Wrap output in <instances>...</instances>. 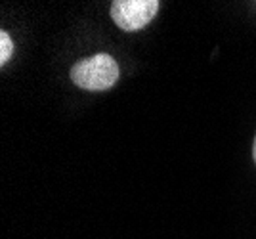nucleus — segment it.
Segmentation results:
<instances>
[{
  "instance_id": "obj_1",
  "label": "nucleus",
  "mask_w": 256,
  "mask_h": 239,
  "mask_svg": "<svg viewBox=\"0 0 256 239\" xmlns=\"http://www.w3.org/2000/svg\"><path fill=\"white\" fill-rule=\"evenodd\" d=\"M118 64L109 54L90 56L71 67V80L78 88L90 92L109 90L118 80Z\"/></svg>"
},
{
  "instance_id": "obj_2",
  "label": "nucleus",
  "mask_w": 256,
  "mask_h": 239,
  "mask_svg": "<svg viewBox=\"0 0 256 239\" xmlns=\"http://www.w3.org/2000/svg\"><path fill=\"white\" fill-rule=\"evenodd\" d=\"M157 0H117L111 4V18L122 31H140L157 16Z\"/></svg>"
},
{
  "instance_id": "obj_3",
  "label": "nucleus",
  "mask_w": 256,
  "mask_h": 239,
  "mask_svg": "<svg viewBox=\"0 0 256 239\" xmlns=\"http://www.w3.org/2000/svg\"><path fill=\"white\" fill-rule=\"evenodd\" d=\"M14 52V42H12V36L6 31L0 33V66L4 67L8 64V60L12 58Z\"/></svg>"
},
{
  "instance_id": "obj_4",
  "label": "nucleus",
  "mask_w": 256,
  "mask_h": 239,
  "mask_svg": "<svg viewBox=\"0 0 256 239\" xmlns=\"http://www.w3.org/2000/svg\"><path fill=\"white\" fill-rule=\"evenodd\" d=\"M252 157H254V163H256V136H254V144H252Z\"/></svg>"
}]
</instances>
